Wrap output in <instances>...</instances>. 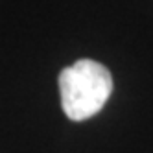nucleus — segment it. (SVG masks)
<instances>
[{"instance_id": "1", "label": "nucleus", "mask_w": 153, "mask_h": 153, "mask_svg": "<svg viewBox=\"0 0 153 153\" xmlns=\"http://www.w3.org/2000/svg\"><path fill=\"white\" fill-rule=\"evenodd\" d=\"M61 107L74 122L98 114L113 92V76L94 59H79L59 74Z\"/></svg>"}]
</instances>
